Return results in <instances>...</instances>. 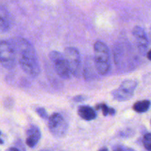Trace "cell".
<instances>
[{"mask_svg":"<svg viewBox=\"0 0 151 151\" xmlns=\"http://www.w3.org/2000/svg\"><path fill=\"white\" fill-rule=\"evenodd\" d=\"M9 150H19L17 148H16V147H11V148H10Z\"/></svg>","mask_w":151,"mask_h":151,"instance_id":"obj_18","label":"cell"},{"mask_svg":"<svg viewBox=\"0 0 151 151\" xmlns=\"http://www.w3.org/2000/svg\"><path fill=\"white\" fill-rule=\"evenodd\" d=\"M143 145L146 150L151 151V134H146L143 137Z\"/></svg>","mask_w":151,"mask_h":151,"instance_id":"obj_14","label":"cell"},{"mask_svg":"<svg viewBox=\"0 0 151 151\" xmlns=\"http://www.w3.org/2000/svg\"><path fill=\"white\" fill-rule=\"evenodd\" d=\"M97 109H101L102 111H103V114L104 116H107V115H111V116H113V115H114L115 114H116V111H115V110L114 109H112V108H110L108 106H106V104H100L98 105V106H97Z\"/></svg>","mask_w":151,"mask_h":151,"instance_id":"obj_12","label":"cell"},{"mask_svg":"<svg viewBox=\"0 0 151 151\" xmlns=\"http://www.w3.org/2000/svg\"><path fill=\"white\" fill-rule=\"evenodd\" d=\"M10 29V24L4 16L0 14V32H6Z\"/></svg>","mask_w":151,"mask_h":151,"instance_id":"obj_13","label":"cell"},{"mask_svg":"<svg viewBox=\"0 0 151 151\" xmlns=\"http://www.w3.org/2000/svg\"><path fill=\"white\" fill-rule=\"evenodd\" d=\"M78 114L84 120H93L97 117V113L92 108L87 106H82L78 109Z\"/></svg>","mask_w":151,"mask_h":151,"instance_id":"obj_10","label":"cell"},{"mask_svg":"<svg viewBox=\"0 0 151 151\" xmlns=\"http://www.w3.org/2000/svg\"><path fill=\"white\" fill-rule=\"evenodd\" d=\"M64 58L67 62L72 75L78 77L81 73V60L79 51L75 47H67L65 49Z\"/></svg>","mask_w":151,"mask_h":151,"instance_id":"obj_7","label":"cell"},{"mask_svg":"<svg viewBox=\"0 0 151 151\" xmlns=\"http://www.w3.org/2000/svg\"><path fill=\"white\" fill-rule=\"evenodd\" d=\"M151 103L148 100H143L138 101L134 105V110L137 113H144L147 111L150 108Z\"/></svg>","mask_w":151,"mask_h":151,"instance_id":"obj_11","label":"cell"},{"mask_svg":"<svg viewBox=\"0 0 151 151\" xmlns=\"http://www.w3.org/2000/svg\"><path fill=\"white\" fill-rule=\"evenodd\" d=\"M94 66L100 75H106L110 69V52L108 46L103 41L94 44Z\"/></svg>","mask_w":151,"mask_h":151,"instance_id":"obj_2","label":"cell"},{"mask_svg":"<svg viewBox=\"0 0 151 151\" xmlns=\"http://www.w3.org/2000/svg\"><path fill=\"white\" fill-rule=\"evenodd\" d=\"M0 144H3V141L0 139Z\"/></svg>","mask_w":151,"mask_h":151,"instance_id":"obj_19","label":"cell"},{"mask_svg":"<svg viewBox=\"0 0 151 151\" xmlns=\"http://www.w3.org/2000/svg\"><path fill=\"white\" fill-rule=\"evenodd\" d=\"M49 58L54 65L55 71L62 79L69 80L72 78V72L69 67L64 55L58 51H52L49 54Z\"/></svg>","mask_w":151,"mask_h":151,"instance_id":"obj_3","label":"cell"},{"mask_svg":"<svg viewBox=\"0 0 151 151\" xmlns=\"http://www.w3.org/2000/svg\"><path fill=\"white\" fill-rule=\"evenodd\" d=\"M86 100V97L83 95H80V96H77V97H74V101L76 102H81L83 101V100Z\"/></svg>","mask_w":151,"mask_h":151,"instance_id":"obj_16","label":"cell"},{"mask_svg":"<svg viewBox=\"0 0 151 151\" xmlns=\"http://www.w3.org/2000/svg\"><path fill=\"white\" fill-rule=\"evenodd\" d=\"M137 84V81L134 80H126L123 81L120 86L112 92L114 98L121 102L130 100L134 96Z\"/></svg>","mask_w":151,"mask_h":151,"instance_id":"obj_6","label":"cell"},{"mask_svg":"<svg viewBox=\"0 0 151 151\" xmlns=\"http://www.w3.org/2000/svg\"><path fill=\"white\" fill-rule=\"evenodd\" d=\"M36 112L41 117L43 118V119H47V118H48V115H47V111H46L45 109H43V108H38V109H37Z\"/></svg>","mask_w":151,"mask_h":151,"instance_id":"obj_15","label":"cell"},{"mask_svg":"<svg viewBox=\"0 0 151 151\" xmlns=\"http://www.w3.org/2000/svg\"><path fill=\"white\" fill-rule=\"evenodd\" d=\"M147 57L149 60H151V50H149V51L147 52Z\"/></svg>","mask_w":151,"mask_h":151,"instance_id":"obj_17","label":"cell"},{"mask_svg":"<svg viewBox=\"0 0 151 151\" xmlns=\"http://www.w3.org/2000/svg\"><path fill=\"white\" fill-rule=\"evenodd\" d=\"M49 129L50 133L57 138L65 136L68 130V123L60 114L55 113L49 118Z\"/></svg>","mask_w":151,"mask_h":151,"instance_id":"obj_5","label":"cell"},{"mask_svg":"<svg viewBox=\"0 0 151 151\" xmlns=\"http://www.w3.org/2000/svg\"><path fill=\"white\" fill-rule=\"evenodd\" d=\"M0 63L7 69H12L16 66V52L10 43L7 41H0Z\"/></svg>","mask_w":151,"mask_h":151,"instance_id":"obj_4","label":"cell"},{"mask_svg":"<svg viewBox=\"0 0 151 151\" xmlns=\"http://www.w3.org/2000/svg\"><path fill=\"white\" fill-rule=\"evenodd\" d=\"M133 35L139 51L142 54H145L149 45V40L145 30L142 27L136 26L133 29Z\"/></svg>","mask_w":151,"mask_h":151,"instance_id":"obj_8","label":"cell"},{"mask_svg":"<svg viewBox=\"0 0 151 151\" xmlns=\"http://www.w3.org/2000/svg\"><path fill=\"white\" fill-rule=\"evenodd\" d=\"M41 131L39 128L35 125H31L27 130V137L26 139V143L29 147L33 148L39 142L41 139Z\"/></svg>","mask_w":151,"mask_h":151,"instance_id":"obj_9","label":"cell"},{"mask_svg":"<svg viewBox=\"0 0 151 151\" xmlns=\"http://www.w3.org/2000/svg\"><path fill=\"white\" fill-rule=\"evenodd\" d=\"M0 134H1V132H0Z\"/></svg>","mask_w":151,"mask_h":151,"instance_id":"obj_21","label":"cell"},{"mask_svg":"<svg viewBox=\"0 0 151 151\" xmlns=\"http://www.w3.org/2000/svg\"><path fill=\"white\" fill-rule=\"evenodd\" d=\"M10 44L14 49L22 70L32 78L38 76L41 72V69L33 46L26 39L22 38L13 39Z\"/></svg>","mask_w":151,"mask_h":151,"instance_id":"obj_1","label":"cell"},{"mask_svg":"<svg viewBox=\"0 0 151 151\" xmlns=\"http://www.w3.org/2000/svg\"><path fill=\"white\" fill-rule=\"evenodd\" d=\"M150 37H151V28H150Z\"/></svg>","mask_w":151,"mask_h":151,"instance_id":"obj_20","label":"cell"}]
</instances>
